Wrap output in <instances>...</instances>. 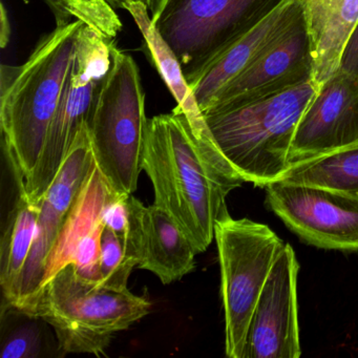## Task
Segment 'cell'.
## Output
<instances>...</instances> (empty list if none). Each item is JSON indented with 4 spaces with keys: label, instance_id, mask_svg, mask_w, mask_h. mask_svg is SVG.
Wrapping results in <instances>:
<instances>
[{
    "label": "cell",
    "instance_id": "44dd1931",
    "mask_svg": "<svg viewBox=\"0 0 358 358\" xmlns=\"http://www.w3.org/2000/svg\"><path fill=\"white\" fill-rule=\"evenodd\" d=\"M135 267H138L137 259L131 255L124 238L103 225L100 240V282L115 288H127Z\"/></svg>",
    "mask_w": 358,
    "mask_h": 358
},
{
    "label": "cell",
    "instance_id": "7a4b0ae2",
    "mask_svg": "<svg viewBox=\"0 0 358 358\" xmlns=\"http://www.w3.org/2000/svg\"><path fill=\"white\" fill-rule=\"evenodd\" d=\"M92 3L93 0H81L75 12L76 20L56 27L53 32L43 37L26 64L1 66L3 150L16 161L26 179L43 152Z\"/></svg>",
    "mask_w": 358,
    "mask_h": 358
},
{
    "label": "cell",
    "instance_id": "e0dca14e",
    "mask_svg": "<svg viewBox=\"0 0 358 358\" xmlns=\"http://www.w3.org/2000/svg\"><path fill=\"white\" fill-rule=\"evenodd\" d=\"M41 206L29 199L24 176L16 175L15 198L3 226L0 241V285L3 299L15 301L20 276L32 250Z\"/></svg>",
    "mask_w": 358,
    "mask_h": 358
},
{
    "label": "cell",
    "instance_id": "9c48e42d",
    "mask_svg": "<svg viewBox=\"0 0 358 358\" xmlns=\"http://www.w3.org/2000/svg\"><path fill=\"white\" fill-rule=\"evenodd\" d=\"M266 204L308 244L341 251L358 250V200L308 184L272 182Z\"/></svg>",
    "mask_w": 358,
    "mask_h": 358
},
{
    "label": "cell",
    "instance_id": "8fae6325",
    "mask_svg": "<svg viewBox=\"0 0 358 358\" xmlns=\"http://www.w3.org/2000/svg\"><path fill=\"white\" fill-rule=\"evenodd\" d=\"M299 265L289 244L274 261L251 316L243 358H299Z\"/></svg>",
    "mask_w": 358,
    "mask_h": 358
},
{
    "label": "cell",
    "instance_id": "30bf717a",
    "mask_svg": "<svg viewBox=\"0 0 358 358\" xmlns=\"http://www.w3.org/2000/svg\"><path fill=\"white\" fill-rule=\"evenodd\" d=\"M95 167V157L85 123L62 169L39 202L36 236L20 276L14 305L26 309L43 286L50 255Z\"/></svg>",
    "mask_w": 358,
    "mask_h": 358
},
{
    "label": "cell",
    "instance_id": "ffe728a7",
    "mask_svg": "<svg viewBox=\"0 0 358 358\" xmlns=\"http://www.w3.org/2000/svg\"><path fill=\"white\" fill-rule=\"evenodd\" d=\"M49 324L3 299L1 312L0 356L3 358H37L50 350Z\"/></svg>",
    "mask_w": 358,
    "mask_h": 358
},
{
    "label": "cell",
    "instance_id": "6da1fadb",
    "mask_svg": "<svg viewBox=\"0 0 358 358\" xmlns=\"http://www.w3.org/2000/svg\"><path fill=\"white\" fill-rule=\"evenodd\" d=\"M142 169L164 209L189 238L196 252L215 240L226 198L245 180L228 162L209 131L198 134L179 106L148 120Z\"/></svg>",
    "mask_w": 358,
    "mask_h": 358
},
{
    "label": "cell",
    "instance_id": "8992f818",
    "mask_svg": "<svg viewBox=\"0 0 358 358\" xmlns=\"http://www.w3.org/2000/svg\"><path fill=\"white\" fill-rule=\"evenodd\" d=\"M112 66L87 120L96 165L113 192L137 189L148 120L137 64L117 45Z\"/></svg>",
    "mask_w": 358,
    "mask_h": 358
},
{
    "label": "cell",
    "instance_id": "d6986e66",
    "mask_svg": "<svg viewBox=\"0 0 358 358\" xmlns=\"http://www.w3.org/2000/svg\"><path fill=\"white\" fill-rule=\"evenodd\" d=\"M280 180L330 188L358 200V143L295 163Z\"/></svg>",
    "mask_w": 358,
    "mask_h": 358
},
{
    "label": "cell",
    "instance_id": "603a6c76",
    "mask_svg": "<svg viewBox=\"0 0 358 358\" xmlns=\"http://www.w3.org/2000/svg\"><path fill=\"white\" fill-rule=\"evenodd\" d=\"M43 1L53 12L56 24L58 27L70 24L73 20H76L73 12L76 7L77 0H43Z\"/></svg>",
    "mask_w": 358,
    "mask_h": 358
},
{
    "label": "cell",
    "instance_id": "5b68a950",
    "mask_svg": "<svg viewBox=\"0 0 358 358\" xmlns=\"http://www.w3.org/2000/svg\"><path fill=\"white\" fill-rule=\"evenodd\" d=\"M120 20L106 0H94L79 36L74 64L60 96L34 171L24 180L30 201L39 205L87 123L96 97L112 66Z\"/></svg>",
    "mask_w": 358,
    "mask_h": 358
},
{
    "label": "cell",
    "instance_id": "ba28073f",
    "mask_svg": "<svg viewBox=\"0 0 358 358\" xmlns=\"http://www.w3.org/2000/svg\"><path fill=\"white\" fill-rule=\"evenodd\" d=\"M225 312V351L243 358L249 324L272 266L285 243L267 225L226 213L215 228Z\"/></svg>",
    "mask_w": 358,
    "mask_h": 358
},
{
    "label": "cell",
    "instance_id": "277c9868",
    "mask_svg": "<svg viewBox=\"0 0 358 358\" xmlns=\"http://www.w3.org/2000/svg\"><path fill=\"white\" fill-rule=\"evenodd\" d=\"M152 303L129 288L85 280L73 264L48 278L26 311L45 320L66 353L100 355L113 336L145 317Z\"/></svg>",
    "mask_w": 358,
    "mask_h": 358
},
{
    "label": "cell",
    "instance_id": "7402d4cb",
    "mask_svg": "<svg viewBox=\"0 0 358 358\" xmlns=\"http://www.w3.org/2000/svg\"><path fill=\"white\" fill-rule=\"evenodd\" d=\"M337 70L358 80V22L343 47Z\"/></svg>",
    "mask_w": 358,
    "mask_h": 358
},
{
    "label": "cell",
    "instance_id": "ac0fdd59",
    "mask_svg": "<svg viewBox=\"0 0 358 358\" xmlns=\"http://www.w3.org/2000/svg\"><path fill=\"white\" fill-rule=\"evenodd\" d=\"M131 13L143 35L145 45L152 56V62L156 66L159 74L162 77L171 95L181 108L192 129L196 133L208 131L202 110L199 108L196 97L186 80L179 59L173 53L166 41L159 34L152 24V18L146 6L141 3H131L125 7Z\"/></svg>",
    "mask_w": 358,
    "mask_h": 358
},
{
    "label": "cell",
    "instance_id": "9a60e30c",
    "mask_svg": "<svg viewBox=\"0 0 358 358\" xmlns=\"http://www.w3.org/2000/svg\"><path fill=\"white\" fill-rule=\"evenodd\" d=\"M139 269L148 270L164 285L181 280L196 266L198 255L192 241L175 220L158 205L142 210Z\"/></svg>",
    "mask_w": 358,
    "mask_h": 358
},
{
    "label": "cell",
    "instance_id": "4fadbf2b",
    "mask_svg": "<svg viewBox=\"0 0 358 358\" xmlns=\"http://www.w3.org/2000/svg\"><path fill=\"white\" fill-rule=\"evenodd\" d=\"M358 143V80L337 70L320 85L301 116L289 164Z\"/></svg>",
    "mask_w": 358,
    "mask_h": 358
},
{
    "label": "cell",
    "instance_id": "d4e9b609",
    "mask_svg": "<svg viewBox=\"0 0 358 358\" xmlns=\"http://www.w3.org/2000/svg\"><path fill=\"white\" fill-rule=\"evenodd\" d=\"M3 14H1V22H3V28H1V47L5 48L7 45L8 41H9V28L8 24L9 22H7V16H6V9L3 6V10H1Z\"/></svg>",
    "mask_w": 358,
    "mask_h": 358
},
{
    "label": "cell",
    "instance_id": "52a82bcc",
    "mask_svg": "<svg viewBox=\"0 0 358 358\" xmlns=\"http://www.w3.org/2000/svg\"><path fill=\"white\" fill-rule=\"evenodd\" d=\"M289 0H159L152 24L192 83Z\"/></svg>",
    "mask_w": 358,
    "mask_h": 358
},
{
    "label": "cell",
    "instance_id": "7c38bea8",
    "mask_svg": "<svg viewBox=\"0 0 358 358\" xmlns=\"http://www.w3.org/2000/svg\"><path fill=\"white\" fill-rule=\"evenodd\" d=\"M311 80H314L313 45L303 13L273 47L228 83L204 112L250 103Z\"/></svg>",
    "mask_w": 358,
    "mask_h": 358
},
{
    "label": "cell",
    "instance_id": "3957f363",
    "mask_svg": "<svg viewBox=\"0 0 358 358\" xmlns=\"http://www.w3.org/2000/svg\"><path fill=\"white\" fill-rule=\"evenodd\" d=\"M318 87L308 81L278 95L203 113L215 145L245 182L265 187L286 173L297 125Z\"/></svg>",
    "mask_w": 358,
    "mask_h": 358
},
{
    "label": "cell",
    "instance_id": "cb8c5ba5",
    "mask_svg": "<svg viewBox=\"0 0 358 358\" xmlns=\"http://www.w3.org/2000/svg\"><path fill=\"white\" fill-rule=\"evenodd\" d=\"M108 5L112 6L115 9H123L125 10L129 3H141L144 6L148 7V10L154 12L156 10L157 6H158L159 0H106Z\"/></svg>",
    "mask_w": 358,
    "mask_h": 358
},
{
    "label": "cell",
    "instance_id": "2e32d148",
    "mask_svg": "<svg viewBox=\"0 0 358 358\" xmlns=\"http://www.w3.org/2000/svg\"><path fill=\"white\" fill-rule=\"evenodd\" d=\"M311 34L314 81L320 87L338 69L347 39L358 22V0H301Z\"/></svg>",
    "mask_w": 358,
    "mask_h": 358
},
{
    "label": "cell",
    "instance_id": "5bb4252c",
    "mask_svg": "<svg viewBox=\"0 0 358 358\" xmlns=\"http://www.w3.org/2000/svg\"><path fill=\"white\" fill-rule=\"evenodd\" d=\"M301 0H289L246 36L234 43L189 87L202 113L228 83L242 74L273 47L303 15Z\"/></svg>",
    "mask_w": 358,
    "mask_h": 358
}]
</instances>
